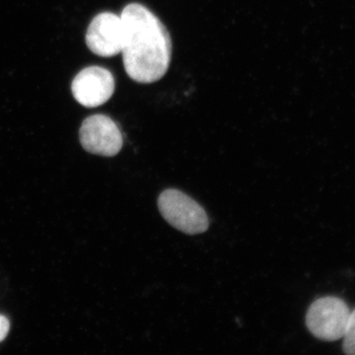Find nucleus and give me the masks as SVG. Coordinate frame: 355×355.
<instances>
[{
  "instance_id": "1",
  "label": "nucleus",
  "mask_w": 355,
  "mask_h": 355,
  "mask_svg": "<svg viewBox=\"0 0 355 355\" xmlns=\"http://www.w3.org/2000/svg\"><path fill=\"white\" fill-rule=\"evenodd\" d=\"M123 60L135 83H154L167 73L171 64L172 41L167 28L155 14L139 3H130L121 14Z\"/></svg>"
},
{
  "instance_id": "6",
  "label": "nucleus",
  "mask_w": 355,
  "mask_h": 355,
  "mask_svg": "<svg viewBox=\"0 0 355 355\" xmlns=\"http://www.w3.org/2000/svg\"><path fill=\"white\" fill-rule=\"evenodd\" d=\"M86 44L89 50L99 57L111 58L121 53L123 32L121 16L111 12L95 16L86 33Z\"/></svg>"
},
{
  "instance_id": "3",
  "label": "nucleus",
  "mask_w": 355,
  "mask_h": 355,
  "mask_svg": "<svg viewBox=\"0 0 355 355\" xmlns=\"http://www.w3.org/2000/svg\"><path fill=\"white\" fill-rule=\"evenodd\" d=\"M349 315V306L345 301L327 296L311 304L306 315V324L319 340L336 342L343 338Z\"/></svg>"
},
{
  "instance_id": "4",
  "label": "nucleus",
  "mask_w": 355,
  "mask_h": 355,
  "mask_svg": "<svg viewBox=\"0 0 355 355\" xmlns=\"http://www.w3.org/2000/svg\"><path fill=\"white\" fill-rule=\"evenodd\" d=\"M81 146L87 153L113 157L120 153L123 139L120 128L105 114L88 116L79 132Z\"/></svg>"
},
{
  "instance_id": "8",
  "label": "nucleus",
  "mask_w": 355,
  "mask_h": 355,
  "mask_svg": "<svg viewBox=\"0 0 355 355\" xmlns=\"http://www.w3.org/2000/svg\"><path fill=\"white\" fill-rule=\"evenodd\" d=\"M9 329H10V324L8 319L0 315V342H2L8 335Z\"/></svg>"
},
{
  "instance_id": "2",
  "label": "nucleus",
  "mask_w": 355,
  "mask_h": 355,
  "mask_svg": "<svg viewBox=\"0 0 355 355\" xmlns=\"http://www.w3.org/2000/svg\"><path fill=\"white\" fill-rule=\"evenodd\" d=\"M158 209L170 225L186 234H200L209 228V217L205 210L176 189H168L160 193Z\"/></svg>"
},
{
  "instance_id": "5",
  "label": "nucleus",
  "mask_w": 355,
  "mask_h": 355,
  "mask_svg": "<svg viewBox=\"0 0 355 355\" xmlns=\"http://www.w3.org/2000/svg\"><path fill=\"white\" fill-rule=\"evenodd\" d=\"M114 79L108 69L89 67L73 79L71 91L79 104L87 108L101 106L111 99L114 92Z\"/></svg>"
},
{
  "instance_id": "7",
  "label": "nucleus",
  "mask_w": 355,
  "mask_h": 355,
  "mask_svg": "<svg viewBox=\"0 0 355 355\" xmlns=\"http://www.w3.org/2000/svg\"><path fill=\"white\" fill-rule=\"evenodd\" d=\"M343 338V352L347 355H355V309L350 312Z\"/></svg>"
}]
</instances>
